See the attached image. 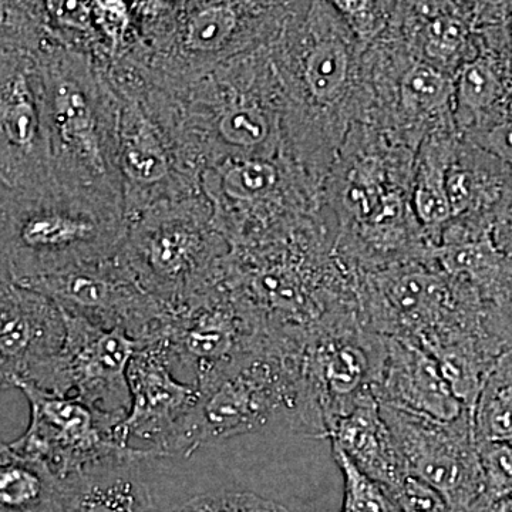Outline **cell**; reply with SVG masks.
I'll return each instance as SVG.
<instances>
[{"instance_id": "obj_1", "label": "cell", "mask_w": 512, "mask_h": 512, "mask_svg": "<svg viewBox=\"0 0 512 512\" xmlns=\"http://www.w3.org/2000/svg\"><path fill=\"white\" fill-rule=\"evenodd\" d=\"M136 92L200 177L229 158L284 154L279 89L268 46L177 86H160L141 76Z\"/></svg>"}, {"instance_id": "obj_2", "label": "cell", "mask_w": 512, "mask_h": 512, "mask_svg": "<svg viewBox=\"0 0 512 512\" xmlns=\"http://www.w3.org/2000/svg\"><path fill=\"white\" fill-rule=\"evenodd\" d=\"M332 3H291L268 45L281 103L284 154L315 187L330 140V117L348 93L353 53Z\"/></svg>"}, {"instance_id": "obj_3", "label": "cell", "mask_w": 512, "mask_h": 512, "mask_svg": "<svg viewBox=\"0 0 512 512\" xmlns=\"http://www.w3.org/2000/svg\"><path fill=\"white\" fill-rule=\"evenodd\" d=\"M36 69L56 183L123 204L119 97L106 69L55 36L37 55Z\"/></svg>"}, {"instance_id": "obj_4", "label": "cell", "mask_w": 512, "mask_h": 512, "mask_svg": "<svg viewBox=\"0 0 512 512\" xmlns=\"http://www.w3.org/2000/svg\"><path fill=\"white\" fill-rule=\"evenodd\" d=\"M123 204L52 183L0 188V279L26 285L113 258L126 238Z\"/></svg>"}, {"instance_id": "obj_5", "label": "cell", "mask_w": 512, "mask_h": 512, "mask_svg": "<svg viewBox=\"0 0 512 512\" xmlns=\"http://www.w3.org/2000/svg\"><path fill=\"white\" fill-rule=\"evenodd\" d=\"M137 42L119 60L148 82L177 86L268 46L291 3L134 2Z\"/></svg>"}, {"instance_id": "obj_6", "label": "cell", "mask_w": 512, "mask_h": 512, "mask_svg": "<svg viewBox=\"0 0 512 512\" xmlns=\"http://www.w3.org/2000/svg\"><path fill=\"white\" fill-rule=\"evenodd\" d=\"M308 338L268 332L244 355L198 384L195 447L282 424L326 439L306 373Z\"/></svg>"}, {"instance_id": "obj_7", "label": "cell", "mask_w": 512, "mask_h": 512, "mask_svg": "<svg viewBox=\"0 0 512 512\" xmlns=\"http://www.w3.org/2000/svg\"><path fill=\"white\" fill-rule=\"evenodd\" d=\"M231 252L198 191L128 221L120 256L141 286L173 311L225 281Z\"/></svg>"}, {"instance_id": "obj_8", "label": "cell", "mask_w": 512, "mask_h": 512, "mask_svg": "<svg viewBox=\"0 0 512 512\" xmlns=\"http://www.w3.org/2000/svg\"><path fill=\"white\" fill-rule=\"evenodd\" d=\"M215 227L232 249L274 238L306 217L312 185L284 154L229 158L201 175Z\"/></svg>"}, {"instance_id": "obj_9", "label": "cell", "mask_w": 512, "mask_h": 512, "mask_svg": "<svg viewBox=\"0 0 512 512\" xmlns=\"http://www.w3.org/2000/svg\"><path fill=\"white\" fill-rule=\"evenodd\" d=\"M16 389L28 399L30 420L25 433L8 447L20 456L42 461L59 477H73L111 461L158 458L154 451L120 443L116 429L121 421L89 404L29 383H18Z\"/></svg>"}, {"instance_id": "obj_10", "label": "cell", "mask_w": 512, "mask_h": 512, "mask_svg": "<svg viewBox=\"0 0 512 512\" xmlns=\"http://www.w3.org/2000/svg\"><path fill=\"white\" fill-rule=\"evenodd\" d=\"M380 410L410 477L437 491L453 512L470 511L485 493L470 410L453 420L434 419L386 404H380Z\"/></svg>"}, {"instance_id": "obj_11", "label": "cell", "mask_w": 512, "mask_h": 512, "mask_svg": "<svg viewBox=\"0 0 512 512\" xmlns=\"http://www.w3.org/2000/svg\"><path fill=\"white\" fill-rule=\"evenodd\" d=\"M64 312V311H63ZM66 316L63 350L28 382L57 396L74 397L123 421L130 413L128 367L140 340L121 329H104L80 316Z\"/></svg>"}, {"instance_id": "obj_12", "label": "cell", "mask_w": 512, "mask_h": 512, "mask_svg": "<svg viewBox=\"0 0 512 512\" xmlns=\"http://www.w3.org/2000/svg\"><path fill=\"white\" fill-rule=\"evenodd\" d=\"M131 409L117 426L124 446L140 440L158 458L190 456L195 448L200 390L178 380L163 340L141 342L128 367Z\"/></svg>"}, {"instance_id": "obj_13", "label": "cell", "mask_w": 512, "mask_h": 512, "mask_svg": "<svg viewBox=\"0 0 512 512\" xmlns=\"http://www.w3.org/2000/svg\"><path fill=\"white\" fill-rule=\"evenodd\" d=\"M266 332L258 316L224 281L170 311L160 339L173 370L198 386L254 348Z\"/></svg>"}, {"instance_id": "obj_14", "label": "cell", "mask_w": 512, "mask_h": 512, "mask_svg": "<svg viewBox=\"0 0 512 512\" xmlns=\"http://www.w3.org/2000/svg\"><path fill=\"white\" fill-rule=\"evenodd\" d=\"M113 89L119 97L117 168L127 221L160 202L201 191L200 175L144 101L130 90Z\"/></svg>"}, {"instance_id": "obj_15", "label": "cell", "mask_w": 512, "mask_h": 512, "mask_svg": "<svg viewBox=\"0 0 512 512\" xmlns=\"http://www.w3.org/2000/svg\"><path fill=\"white\" fill-rule=\"evenodd\" d=\"M23 286L45 293L70 315L104 329L124 330L140 342L160 338L170 315L167 306L141 286L120 252Z\"/></svg>"}, {"instance_id": "obj_16", "label": "cell", "mask_w": 512, "mask_h": 512, "mask_svg": "<svg viewBox=\"0 0 512 512\" xmlns=\"http://www.w3.org/2000/svg\"><path fill=\"white\" fill-rule=\"evenodd\" d=\"M386 338L363 325L359 313L326 320L309 333L306 373L326 439L333 423L366 400L376 399Z\"/></svg>"}, {"instance_id": "obj_17", "label": "cell", "mask_w": 512, "mask_h": 512, "mask_svg": "<svg viewBox=\"0 0 512 512\" xmlns=\"http://www.w3.org/2000/svg\"><path fill=\"white\" fill-rule=\"evenodd\" d=\"M35 55L0 49V188L55 181Z\"/></svg>"}, {"instance_id": "obj_18", "label": "cell", "mask_w": 512, "mask_h": 512, "mask_svg": "<svg viewBox=\"0 0 512 512\" xmlns=\"http://www.w3.org/2000/svg\"><path fill=\"white\" fill-rule=\"evenodd\" d=\"M66 316L45 293L0 282V379L3 389L28 382L66 342Z\"/></svg>"}, {"instance_id": "obj_19", "label": "cell", "mask_w": 512, "mask_h": 512, "mask_svg": "<svg viewBox=\"0 0 512 512\" xmlns=\"http://www.w3.org/2000/svg\"><path fill=\"white\" fill-rule=\"evenodd\" d=\"M375 397L380 404L440 420L456 419L467 410L429 352L394 338H386Z\"/></svg>"}, {"instance_id": "obj_20", "label": "cell", "mask_w": 512, "mask_h": 512, "mask_svg": "<svg viewBox=\"0 0 512 512\" xmlns=\"http://www.w3.org/2000/svg\"><path fill=\"white\" fill-rule=\"evenodd\" d=\"M328 439L392 497L410 477L376 399L366 400L333 423Z\"/></svg>"}, {"instance_id": "obj_21", "label": "cell", "mask_w": 512, "mask_h": 512, "mask_svg": "<svg viewBox=\"0 0 512 512\" xmlns=\"http://www.w3.org/2000/svg\"><path fill=\"white\" fill-rule=\"evenodd\" d=\"M150 460L111 461L67 478L69 512H165L141 474Z\"/></svg>"}, {"instance_id": "obj_22", "label": "cell", "mask_w": 512, "mask_h": 512, "mask_svg": "<svg viewBox=\"0 0 512 512\" xmlns=\"http://www.w3.org/2000/svg\"><path fill=\"white\" fill-rule=\"evenodd\" d=\"M66 478L35 458L0 446V512H69Z\"/></svg>"}, {"instance_id": "obj_23", "label": "cell", "mask_w": 512, "mask_h": 512, "mask_svg": "<svg viewBox=\"0 0 512 512\" xmlns=\"http://www.w3.org/2000/svg\"><path fill=\"white\" fill-rule=\"evenodd\" d=\"M471 419L477 444L512 443V350L495 363Z\"/></svg>"}, {"instance_id": "obj_24", "label": "cell", "mask_w": 512, "mask_h": 512, "mask_svg": "<svg viewBox=\"0 0 512 512\" xmlns=\"http://www.w3.org/2000/svg\"><path fill=\"white\" fill-rule=\"evenodd\" d=\"M507 93V84L491 57H478L461 70L454 89L458 116L473 121L495 109Z\"/></svg>"}, {"instance_id": "obj_25", "label": "cell", "mask_w": 512, "mask_h": 512, "mask_svg": "<svg viewBox=\"0 0 512 512\" xmlns=\"http://www.w3.org/2000/svg\"><path fill=\"white\" fill-rule=\"evenodd\" d=\"M399 92L404 110L416 116H431L447 109L454 89L437 67L417 63L404 72Z\"/></svg>"}, {"instance_id": "obj_26", "label": "cell", "mask_w": 512, "mask_h": 512, "mask_svg": "<svg viewBox=\"0 0 512 512\" xmlns=\"http://www.w3.org/2000/svg\"><path fill=\"white\" fill-rule=\"evenodd\" d=\"M447 165L443 154H429L421 165L413 202L417 220L427 228H439L453 217L446 191Z\"/></svg>"}, {"instance_id": "obj_27", "label": "cell", "mask_w": 512, "mask_h": 512, "mask_svg": "<svg viewBox=\"0 0 512 512\" xmlns=\"http://www.w3.org/2000/svg\"><path fill=\"white\" fill-rule=\"evenodd\" d=\"M332 456L345 483L343 511L397 512L392 495L387 493L382 485L360 471L339 447L332 446Z\"/></svg>"}, {"instance_id": "obj_28", "label": "cell", "mask_w": 512, "mask_h": 512, "mask_svg": "<svg viewBox=\"0 0 512 512\" xmlns=\"http://www.w3.org/2000/svg\"><path fill=\"white\" fill-rule=\"evenodd\" d=\"M165 510V508H164ZM165 512H291L284 505L248 491H215L188 498Z\"/></svg>"}, {"instance_id": "obj_29", "label": "cell", "mask_w": 512, "mask_h": 512, "mask_svg": "<svg viewBox=\"0 0 512 512\" xmlns=\"http://www.w3.org/2000/svg\"><path fill=\"white\" fill-rule=\"evenodd\" d=\"M487 497L512 495V443L478 444Z\"/></svg>"}, {"instance_id": "obj_30", "label": "cell", "mask_w": 512, "mask_h": 512, "mask_svg": "<svg viewBox=\"0 0 512 512\" xmlns=\"http://www.w3.org/2000/svg\"><path fill=\"white\" fill-rule=\"evenodd\" d=\"M466 40V28L457 19H434L424 30V49L427 55L437 60L451 59Z\"/></svg>"}, {"instance_id": "obj_31", "label": "cell", "mask_w": 512, "mask_h": 512, "mask_svg": "<svg viewBox=\"0 0 512 512\" xmlns=\"http://www.w3.org/2000/svg\"><path fill=\"white\" fill-rule=\"evenodd\" d=\"M332 5L360 40L369 42L383 29L386 3L333 2Z\"/></svg>"}, {"instance_id": "obj_32", "label": "cell", "mask_w": 512, "mask_h": 512, "mask_svg": "<svg viewBox=\"0 0 512 512\" xmlns=\"http://www.w3.org/2000/svg\"><path fill=\"white\" fill-rule=\"evenodd\" d=\"M397 512H453L443 497L416 478H407L394 494Z\"/></svg>"}, {"instance_id": "obj_33", "label": "cell", "mask_w": 512, "mask_h": 512, "mask_svg": "<svg viewBox=\"0 0 512 512\" xmlns=\"http://www.w3.org/2000/svg\"><path fill=\"white\" fill-rule=\"evenodd\" d=\"M446 191L453 215L461 214L474 202L476 178L470 171L450 170L446 177Z\"/></svg>"}, {"instance_id": "obj_34", "label": "cell", "mask_w": 512, "mask_h": 512, "mask_svg": "<svg viewBox=\"0 0 512 512\" xmlns=\"http://www.w3.org/2000/svg\"><path fill=\"white\" fill-rule=\"evenodd\" d=\"M468 512H512V495L500 498L483 495Z\"/></svg>"}, {"instance_id": "obj_35", "label": "cell", "mask_w": 512, "mask_h": 512, "mask_svg": "<svg viewBox=\"0 0 512 512\" xmlns=\"http://www.w3.org/2000/svg\"><path fill=\"white\" fill-rule=\"evenodd\" d=\"M340 512H345V511H343V510H342V511H340Z\"/></svg>"}]
</instances>
